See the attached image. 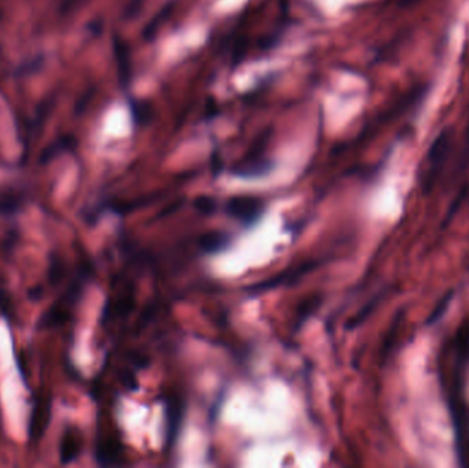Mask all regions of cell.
Returning a JSON list of instances; mask_svg holds the SVG:
<instances>
[{
    "instance_id": "cell-8",
    "label": "cell",
    "mask_w": 469,
    "mask_h": 468,
    "mask_svg": "<svg viewBox=\"0 0 469 468\" xmlns=\"http://www.w3.org/2000/svg\"><path fill=\"white\" fill-rule=\"evenodd\" d=\"M50 271H51V280H53V283L54 282H58L59 279H60V276H62V265H60V262H59L58 260H54V261H51V268H50Z\"/></svg>"
},
{
    "instance_id": "cell-1",
    "label": "cell",
    "mask_w": 469,
    "mask_h": 468,
    "mask_svg": "<svg viewBox=\"0 0 469 468\" xmlns=\"http://www.w3.org/2000/svg\"><path fill=\"white\" fill-rule=\"evenodd\" d=\"M262 202L255 196H234L227 203V213L243 221L244 224H253L262 213Z\"/></svg>"
},
{
    "instance_id": "cell-4",
    "label": "cell",
    "mask_w": 469,
    "mask_h": 468,
    "mask_svg": "<svg viewBox=\"0 0 469 468\" xmlns=\"http://www.w3.org/2000/svg\"><path fill=\"white\" fill-rule=\"evenodd\" d=\"M78 453V444L75 437L66 435L63 437L62 447H60V462L68 464L76 459Z\"/></svg>"
},
{
    "instance_id": "cell-5",
    "label": "cell",
    "mask_w": 469,
    "mask_h": 468,
    "mask_svg": "<svg viewBox=\"0 0 469 468\" xmlns=\"http://www.w3.org/2000/svg\"><path fill=\"white\" fill-rule=\"evenodd\" d=\"M225 242V238L222 234H210L209 238H205L203 239V249L205 250H209V252H213V250H217L220 248H222Z\"/></svg>"
},
{
    "instance_id": "cell-6",
    "label": "cell",
    "mask_w": 469,
    "mask_h": 468,
    "mask_svg": "<svg viewBox=\"0 0 469 468\" xmlns=\"http://www.w3.org/2000/svg\"><path fill=\"white\" fill-rule=\"evenodd\" d=\"M195 206L202 213H205V215H209V213L215 212V201L212 198H209V196H200V198H198L196 199Z\"/></svg>"
},
{
    "instance_id": "cell-7",
    "label": "cell",
    "mask_w": 469,
    "mask_h": 468,
    "mask_svg": "<svg viewBox=\"0 0 469 468\" xmlns=\"http://www.w3.org/2000/svg\"><path fill=\"white\" fill-rule=\"evenodd\" d=\"M451 297H453V294L450 293L438 304V307H436V309L433 311V312L431 313V317L430 320H428V323H433L436 319H439L442 314H443V312H445V309L448 308V304L450 302V299H451Z\"/></svg>"
},
{
    "instance_id": "cell-9",
    "label": "cell",
    "mask_w": 469,
    "mask_h": 468,
    "mask_svg": "<svg viewBox=\"0 0 469 468\" xmlns=\"http://www.w3.org/2000/svg\"><path fill=\"white\" fill-rule=\"evenodd\" d=\"M41 289L40 287H38L36 290H31V298H33V299H39L40 297H41Z\"/></svg>"
},
{
    "instance_id": "cell-2",
    "label": "cell",
    "mask_w": 469,
    "mask_h": 468,
    "mask_svg": "<svg viewBox=\"0 0 469 468\" xmlns=\"http://www.w3.org/2000/svg\"><path fill=\"white\" fill-rule=\"evenodd\" d=\"M66 320H68V313L65 312V309H62L59 305H55L40 317L39 327H43V329L55 327V326L65 323Z\"/></svg>"
},
{
    "instance_id": "cell-3",
    "label": "cell",
    "mask_w": 469,
    "mask_h": 468,
    "mask_svg": "<svg viewBox=\"0 0 469 468\" xmlns=\"http://www.w3.org/2000/svg\"><path fill=\"white\" fill-rule=\"evenodd\" d=\"M22 198L14 194H7L0 198V215L4 217L17 215L22 208Z\"/></svg>"
}]
</instances>
